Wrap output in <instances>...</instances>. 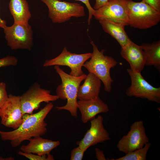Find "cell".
I'll list each match as a JSON object with an SVG mask.
<instances>
[{
  "label": "cell",
  "instance_id": "29",
  "mask_svg": "<svg viewBox=\"0 0 160 160\" xmlns=\"http://www.w3.org/2000/svg\"><path fill=\"white\" fill-rule=\"evenodd\" d=\"M108 0H95V3L94 7V9L97 10L104 5L108 1Z\"/></svg>",
  "mask_w": 160,
  "mask_h": 160
},
{
  "label": "cell",
  "instance_id": "27",
  "mask_svg": "<svg viewBox=\"0 0 160 160\" xmlns=\"http://www.w3.org/2000/svg\"><path fill=\"white\" fill-rule=\"evenodd\" d=\"M157 10L160 11V0H142Z\"/></svg>",
  "mask_w": 160,
  "mask_h": 160
},
{
  "label": "cell",
  "instance_id": "19",
  "mask_svg": "<svg viewBox=\"0 0 160 160\" xmlns=\"http://www.w3.org/2000/svg\"><path fill=\"white\" fill-rule=\"evenodd\" d=\"M9 7L14 23L28 24L31 15L26 0H10Z\"/></svg>",
  "mask_w": 160,
  "mask_h": 160
},
{
  "label": "cell",
  "instance_id": "11",
  "mask_svg": "<svg viewBox=\"0 0 160 160\" xmlns=\"http://www.w3.org/2000/svg\"><path fill=\"white\" fill-rule=\"evenodd\" d=\"M128 0H108L103 6L95 10L93 16L97 20L106 19L129 25Z\"/></svg>",
  "mask_w": 160,
  "mask_h": 160
},
{
  "label": "cell",
  "instance_id": "20",
  "mask_svg": "<svg viewBox=\"0 0 160 160\" xmlns=\"http://www.w3.org/2000/svg\"><path fill=\"white\" fill-rule=\"evenodd\" d=\"M146 56L145 65L153 66L160 71V41L152 43H144L140 46Z\"/></svg>",
  "mask_w": 160,
  "mask_h": 160
},
{
  "label": "cell",
  "instance_id": "4",
  "mask_svg": "<svg viewBox=\"0 0 160 160\" xmlns=\"http://www.w3.org/2000/svg\"><path fill=\"white\" fill-rule=\"evenodd\" d=\"M129 25L140 29L150 28L160 21V11L141 1L128 0Z\"/></svg>",
  "mask_w": 160,
  "mask_h": 160
},
{
  "label": "cell",
  "instance_id": "2",
  "mask_svg": "<svg viewBox=\"0 0 160 160\" xmlns=\"http://www.w3.org/2000/svg\"><path fill=\"white\" fill-rule=\"evenodd\" d=\"M56 72L60 76L62 83L56 89V95L59 99L67 100V103L63 106L55 107L58 110L68 111L71 115L77 117V93L78 89L82 81L86 78L87 75L75 77L64 72L58 65L54 66Z\"/></svg>",
  "mask_w": 160,
  "mask_h": 160
},
{
  "label": "cell",
  "instance_id": "6",
  "mask_svg": "<svg viewBox=\"0 0 160 160\" xmlns=\"http://www.w3.org/2000/svg\"><path fill=\"white\" fill-rule=\"evenodd\" d=\"M3 29L7 45L12 50L31 49L33 45V32L29 24L14 23Z\"/></svg>",
  "mask_w": 160,
  "mask_h": 160
},
{
  "label": "cell",
  "instance_id": "10",
  "mask_svg": "<svg viewBox=\"0 0 160 160\" xmlns=\"http://www.w3.org/2000/svg\"><path fill=\"white\" fill-rule=\"evenodd\" d=\"M149 142L143 121L140 120L132 124L129 130L119 140L116 147L119 151L127 154L143 147Z\"/></svg>",
  "mask_w": 160,
  "mask_h": 160
},
{
  "label": "cell",
  "instance_id": "5",
  "mask_svg": "<svg viewBox=\"0 0 160 160\" xmlns=\"http://www.w3.org/2000/svg\"><path fill=\"white\" fill-rule=\"evenodd\" d=\"M48 9V16L54 23H61L72 17L85 16L84 7L78 3H70L59 0H40Z\"/></svg>",
  "mask_w": 160,
  "mask_h": 160
},
{
  "label": "cell",
  "instance_id": "31",
  "mask_svg": "<svg viewBox=\"0 0 160 160\" xmlns=\"http://www.w3.org/2000/svg\"><path fill=\"white\" fill-rule=\"evenodd\" d=\"M14 159V158L12 156L7 158H3L1 156H0V160H13Z\"/></svg>",
  "mask_w": 160,
  "mask_h": 160
},
{
  "label": "cell",
  "instance_id": "12",
  "mask_svg": "<svg viewBox=\"0 0 160 160\" xmlns=\"http://www.w3.org/2000/svg\"><path fill=\"white\" fill-rule=\"evenodd\" d=\"M20 97L10 94L2 106L0 108L1 124L5 127L15 129L23 121Z\"/></svg>",
  "mask_w": 160,
  "mask_h": 160
},
{
  "label": "cell",
  "instance_id": "28",
  "mask_svg": "<svg viewBox=\"0 0 160 160\" xmlns=\"http://www.w3.org/2000/svg\"><path fill=\"white\" fill-rule=\"evenodd\" d=\"M96 157L98 160H106L103 151L100 148H96L95 149Z\"/></svg>",
  "mask_w": 160,
  "mask_h": 160
},
{
  "label": "cell",
  "instance_id": "16",
  "mask_svg": "<svg viewBox=\"0 0 160 160\" xmlns=\"http://www.w3.org/2000/svg\"><path fill=\"white\" fill-rule=\"evenodd\" d=\"M26 145H22L20 150L27 153H32L40 155H48L60 144L59 141H53L43 138L41 136L33 137Z\"/></svg>",
  "mask_w": 160,
  "mask_h": 160
},
{
  "label": "cell",
  "instance_id": "14",
  "mask_svg": "<svg viewBox=\"0 0 160 160\" xmlns=\"http://www.w3.org/2000/svg\"><path fill=\"white\" fill-rule=\"evenodd\" d=\"M120 53L129 63L132 71L141 73L145 65L146 56L140 46L131 41L126 45L121 47Z\"/></svg>",
  "mask_w": 160,
  "mask_h": 160
},
{
  "label": "cell",
  "instance_id": "21",
  "mask_svg": "<svg viewBox=\"0 0 160 160\" xmlns=\"http://www.w3.org/2000/svg\"><path fill=\"white\" fill-rule=\"evenodd\" d=\"M151 144L148 142L143 147L126 154L122 157L111 160H145L147 152L150 148Z\"/></svg>",
  "mask_w": 160,
  "mask_h": 160
},
{
  "label": "cell",
  "instance_id": "30",
  "mask_svg": "<svg viewBox=\"0 0 160 160\" xmlns=\"http://www.w3.org/2000/svg\"><path fill=\"white\" fill-rule=\"evenodd\" d=\"M7 23L4 20L2 19L0 17V28H3L6 25Z\"/></svg>",
  "mask_w": 160,
  "mask_h": 160
},
{
  "label": "cell",
  "instance_id": "17",
  "mask_svg": "<svg viewBox=\"0 0 160 160\" xmlns=\"http://www.w3.org/2000/svg\"><path fill=\"white\" fill-rule=\"evenodd\" d=\"M82 85H80L77 97L80 100L95 98L99 97L101 80L93 73L89 72Z\"/></svg>",
  "mask_w": 160,
  "mask_h": 160
},
{
  "label": "cell",
  "instance_id": "7",
  "mask_svg": "<svg viewBox=\"0 0 160 160\" xmlns=\"http://www.w3.org/2000/svg\"><path fill=\"white\" fill-rule=\"evenodd\" d=\"M20 97L23 115L33 113V111L38 109L42 102L48 103L59 99L57 95L51 94L50 90L41 88L37 82L32 85Z\"/></svg>",
  "mask_w": 160,
  "mask_h": 160
},
{
  "label": "cell",
  "instance_id": "15",
  "mask_svg": "<svg viewBox=\"0 0 160 160\" xmlns=\"http://www.w3.org/2000/svg\"><path fill=\"white\" fill-rule=\"evenodd\" d=\"M77 108L81 112V120L84 123L93 119L98 114L107 112L109 110L107 105L99 97L77 101Z\"/></svg>",
  "mask_w": 160,
  "mask_h": 160
},
{
  "label": "cell",
  "instance_id": "9",
  "mask_svg": "<svg viewBox=\"0 0 160 160\" xmlns=\"http://www.w3.org/2000/svg\"><path fill=\"white\" fill-rule=\"evenodd\" d=\"M92 53L77 54L68 51L66 47H64L61 53L55 57L45 61L44 67L53 66H65L68 67L71 71L69 74L78 77L84 73L82 70L84 63L90 59Z\"/></svg>",
  "mask_w": 160,
  "mask_h": 160
},
{
  "label": "cell",
  "instance_id": "22",
  "mask_svg": "<svg viewBox=\"0 0 160 160\" xmlns=\"http://www.w3.org/2000/svg\"><path fill=\"white\" fill-rule=\"evenodd\" d=\"M18 154L24 156L31 160H54L53 156L50 153L48 155H40L32 153H27L19 151Z\"/></svg>",
  "mask_w": 160,
  "mask_h": 160
},
{
  "label": "cell",
  "instance_id": "24",
  "mask_svg": "<svg viewBox=\"0 0 160 160\" xmlns=\"http://www.w3.org/2000/svg\"><path fill=\"white\" fill-rule=\"evenodd\" d=\"M86 151L78 146L73 149L71 154V160H81Z\"/></svg>",
  "mask_w": 160,
  "mask_h": 160
},
{
  "label": "cell",
  "instance_id": "3",
  "mask_svg": "<svg viewBox=\"0 0 160 160\" xmlns=\"http://www.w3.org/2000/svg\"><path fill=\"white\" fill-rule=\"evenodd\" d=\"M90 43L93 48L92 55L89 60L84 63L83 66L89 72L93 73L99 78L103 84L105 90L109 92L111 90L113 81L111 76L110 70L116 67L118 63L112 57L105 55V50L99 51L92 41Z\"/></svg>",
  "mask_w": 160,
  "mask_h": 160
},
{
  "label": "cell",
  "instance_id": "13",
  "mask_svg": "<svg viewBox=\"0 0 160 160\" xmlns=\"http://www.w3.org/2000/svg\"><path fill=\"white\" fill-rule=\"evenodd\" d=\"M102 116L98 115L90 121L91 126L82 139L76 142V144L86 151L91 146L111 139L110 135L105 128Z\"/></svg>",
  "mask_w": 160,
  "mask_h": 160
},
{
  "label": "cell",
  "instance_id": "1",
  "mask_svg": "<svg viewBox=\"0 0 160 160\" xmlns=\"http://www.w3.org/2000/svg\"><path fill=\"white\" fill-rule=\"evenodd\" d=\"M53 107L49 102L36 113L24 114L23 121L17 128L10 131H0L1 139L10 141L12 147L16 148L25 141L43 135L47 132V124L44 119Z\"/></svg>",
  "mask_w": 160,
  "mask_h": 160
},
{
  "label": "cell",
  "instance_id": "23",
  "mask_svg": "<svg viewBox=\"0 0 160 160\" xmlns=\"http://www.w3.org/2000/svg\"><path fill=\"white\" fill-rule=\"evenodd\" d=\"M17 58L13 56H7L0 59V68L10 66H15L18 63Z\"/></svg>",
  "mask_w": 160,
  "mask_h": 160
},
{
  "label": "cell",
  "instance_id": "26",
  "mask_svg": "<svg viewBox=\"0 0 160 160\" xmlns=\"http://www.w3.org/2000/svg\"><path fill=\"white\" fill-rule=\"evenodd\" d=\"M81 1L84 4L89 12L87 22L89 25H90L91 20L95 11V10L91 6L89 0H76Z\"/></svg>",
  "mask_w": 160,
  "mask_h": 160
},
{
  "label": "cell",
  "instance_id": "18",
  "mask_svg": "<svg viewBox=\"0 0 160 160\" xmlns=\"http://www.w3.org/2000/svg\"><path fill=\"white\" fill-rule=\"evenodd\" d=\"M103 31L115 39L121 47H123L131 41L124 30V24L106 19L98 20Z\"/></svg>",
  "mask_w": 160,
  "mask_h": 160
},
{
  "label": "cell",
  "instance_id": "8",
  "mask_svg": "<svg viewBox=\"0 0 160 160\" xmlns=\"http://www.w3.org/2000/svg\"><path fill=\"white\" fill-rule=\"evenodd\" d=\"M131 80V86L126 91V95L147 99L149 101L160 103V87H155L147 81L140 73L135 72L130 68L127 69Z\"/></svg>",
  "mask_w": 160,
  "mask_h": 160
},
{
  "label": "cell",
  "instance_id": "25",
  "mask_svg": "<svg viewBox=\"0 0 160 160\" xmlns=\"http://www.w3.org/2000/svg\"><path fill=\"white\" fill-rule=\"evenodd\" d=\"M6 91V85L4 82H0V108L2 106L8 98Z\"/></svg>",
  "mask_w": 160,
  "mask_h": 160
}]
</instances>
